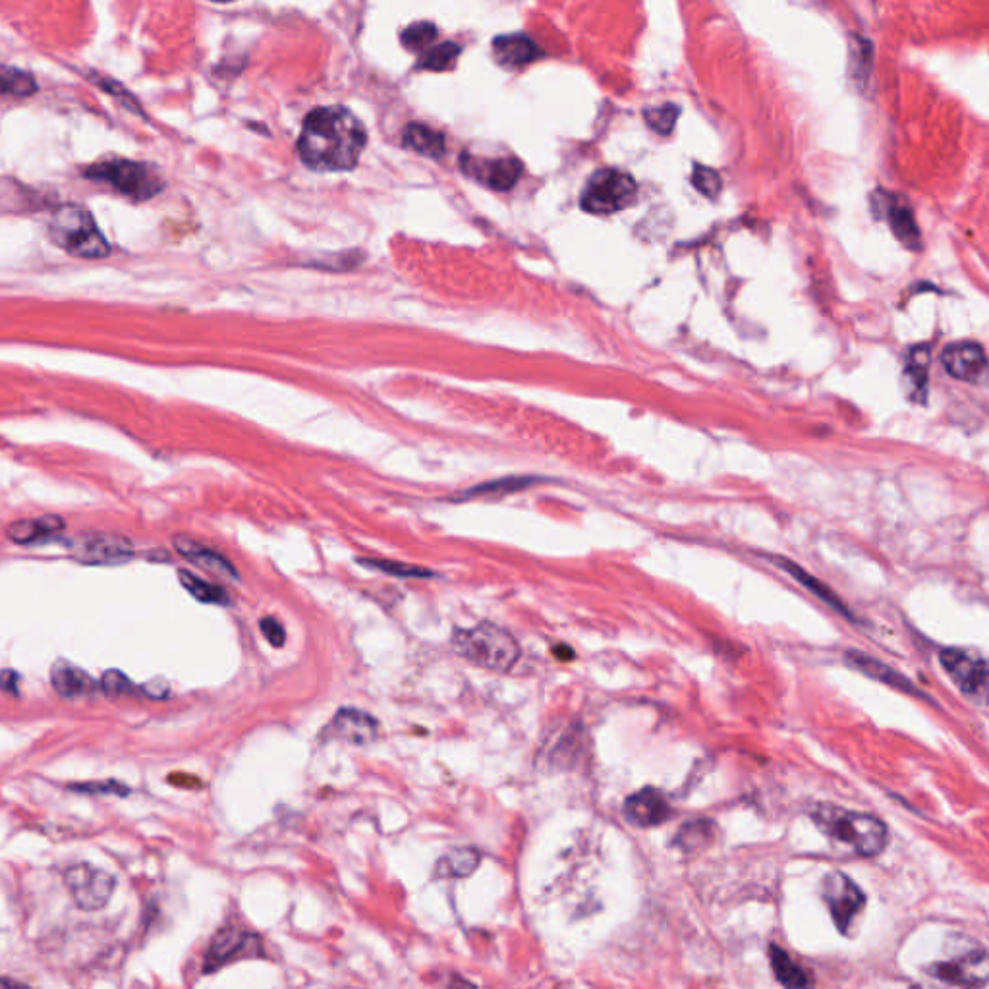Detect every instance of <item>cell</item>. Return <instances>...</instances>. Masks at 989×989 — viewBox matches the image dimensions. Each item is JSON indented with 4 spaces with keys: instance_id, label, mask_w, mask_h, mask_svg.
I'll return each mask as SVG.
<instances>
[{
    "instance_id": "cell-12",
    "label": "cell",
    "mask_w": 989,
    "mask_h": 989,
    "mask_svg": "<svg viewBox=\"0 0 989 989\" xmlns=\"http://www.w3.org/2000/svg\"><path fill=\"white\" fill-rule=\"evenodd\" d=\"M379 731V721L368 711L358 707H342L327 725L325 735L352 746H366L379 738Z\"/></svg>"
},
{
    "instance_id": "cell-44",
    "label": "cell",
    "mask_w": 989,
    "mask_h": 989,
    "mask_svg": "<svg viewBox=\"0 0 989 989\" xmlns=\"http://www.w3.org/2000/svg\"><path fill=\"white\" fill-rule=\"evenodd\" d=\"M555 655H559L563 659H572L574 651H570V648H566V646H559V648H555Z\"/></svg>"
},
{
    "instance_id": "cell-4",
    "label": "cell",
    "mask_w": 989,
    "mask_h": 989,
    "mask_svg": "<svg viewBox=\"0 0 989 989\" xmlns=\"http://www.w3.org/2000/svg\"><path fill=\"white\" fill-rule=\"evenodd\" d=\"M49 232L58 248L70 255L103 259L111 254V246L97 227L93 215L80 205H62L57 209Z\"/></svg>"
},
{
    "instance_id": "cell-3",
    "label": "cell",
    "mask_w": 989,
    "mask_h": 989,
    "mask_svg": "<svg viewBox=\"0 0 989 989\" xmlns=\"http://www.w3.org/2000/svg\"><path fill=\"white\" fill-rule=\"evenodd\" d=\"M453 648L462 659L493 673H509L520 657V646L514 636L493 622L456 628Z\"/></svg>"
},
{
    "instance_id": "cell-35",
    "label": "cell",
    "mask_w": 989,
    "mask_h": 989,
    "mask_svg": "<svg viewBox=\"0 0 989 989\" xmlns=\"http://www.w3.org/2000/svg\"><path fill=\"white\" fill-rule=\"evenodd\" d=\"M677 841L686 850L704 847V845H707L711 841V825L707 821L688 823L682 831H679Z\"/></svg>"
},
{
    "instance_id": "cell-16",
    "label": "cell",
    "mask_w": 989,
    "mask_h": 989,
    "mask_svg": "<svg viewBox=\"0 0 989 989\" xmlns=\"http://www.w3.org/2000/svg\"><path fill=\"white\" fill-rule=\"evenodd\" d=\"M673 810L665 794L653 787H646L624 802V816L632 825L655 827L671 818Z\"/></svg>"
},
{
    "instance_id": "cell-27",
    "label": "cell",
    "mask_w": 989,
    "mask_h": 989,
    "mask_svg": "<svg viewBox=\"0 0 989 989\" xmlns=\"http://www.w3.org/2000/svg\"><path fill=\"white\" fill-rule=\"evenodd\" d=\"M779 566H783L787 572H791L792 576H794V578H796V580H798L804 588H808L812 594H816L818 597H821L827 605L835 607V609H837L839 613H843L845 617H850V613H848L847 607L843 605V601H841L837 595L833 594V592H831L825 584H821L818 578L810 576L806 570H802L800 566L794 565L791 561H779Z\"/></svg>"
},
{
    "instance_id": "cell-41",
    "label": "cell",
    "mask_w": 989,
    "mask_h": 989,
    "mask_svg": "<svg viewBox=\"0 0 989 989\" xmlns=\"http://www.w3.org/2000/svg\"><path fill=\"white\" fill-rule=\"evenodd\" d=\"M18 682H20V677L12 669L0 671V690L10 692V694H18Z\"/></svg>"
},
{
    "instance_id": "cell-30",
    "label": "cell",
    "mask_w": 989,
    "mask_h": 989,
    "mask_svg": "<svg viewBox=\"0 0 989 989\" xmlns=\"http://www.w3.org/2000/svg\"><path fill=\"white\" fill-rule=\"evenodd\" d=\"M679 114L680 109L677 105L667 103V105H659V107L646 109L644 111V118H646V122H648V126H650L653 132H657L659 136H669L675 130V124H677Z\"/></svg>"
},
{
    "instance_id": "cell-26",
    "label": "cell",
    "mask_w": 989,
    "mask_h": 989,
    "mask_svg": "<svg viewBox=\"0 0 989 989\" xmlns=\"http://www.w3.org/2000/svg\"><path fill=\"white\" fill-rule=\"evenodd\" d=\"M178 578H180V584L186 588V592L190 595H194L198 601L201 603H209V605H230V597H228L227 592L215 584H209L205 580L198 578L196 574L188 572V570H180L178 572Z\"/></svg>"
},
{
    "instance_id": "cell-23",
    "label": "cell",
    "mask_w": 989,
    "mask_h": 989,
    "mask_svg": "<svg viewBox=\"0 0 989 989\" xmlns=\"http://www.w3.org/2000/svg\"><path fill=\"white\" fill-rule=\"evenodd\" d=\"M402 142L406 147L422 153V155H427V157H433V159H441L445 155V136L429 126H424V124H408L402 132Z\"/></svg>"
},
{
    "instance_id": "cell-19",
    "label": "cell",
    "mask_w": 989,
    "mask_h": 989,
    "mask_svg": "<svg viewBox=\"0 0 989 989\" xmlns=\"http://www.w3.org/2000/svg\"><path fill=\"white\" fill-rule=\"evenodd\" d=\"M51 682L53 688L57 690L58 696L66 700H74L80 696H87L93 692V679L85 673L84 669L72 665L66 659H58L51 667Z\"/></svg>"
},
{
    "instance_id": "cell-21",
    "label": "cell",
    "mask_w": 989,
    "mask_h": 989,
    "mask_svg": "<svg viewBox=\"0 0 989 989\" xmlns=\"http://www.w3.org/2000/svg\"><path fill=\"white\" fill-rule=\"evenodd\" d=\"M481 852L474 847H458L449 850L435 866V876L441 879L470 877L480 866Z\"/></svg>"
},
{
    "instance_id": "cell-18",
    "label": "cell",
    "mask_w": 989,
    "mask_h": 989,
    "mask_svg": "<svg viewBox=\"0 0 989 989\" xmlns=\"http://www.w3.org/2000/svg\"><path fill=\"white\" fill-rule=\"evenodd\" d=\"M493 51H495V58L499 60V64H503L507 68L526 66V64L536 62L537 58L543 57V51L530 37H526L522 33L497 37L493 43Z\"/></svg>"
},
{
    "instance_id": "cell-31",
    "label": "cell",
    "mask_w": 989,
    "mask_h": 989,
    "mask_svg": "<svg viewBox=\"0 0 989 989\" xmlns=\"http://www.w3.org/2000/svg\"><path fill=\"white\" fill-rule=\"evenodd\" d=\"M437 28L431 22H416L404 29L402 43L410 51H427L437 39Z\"/></svg>"
},
{
    "instance_id": "cell-15",
    "label": "cell",
    "mask_w": 989,
    "mask_h": 989,
    "mask_svg": "<svg viewBox=\"0 0 989 989\" xmlns=\"http://www.w3.org/2000/svg\"><path fill=\"white\" fill-rule=\"evenodd\" d=\"M941 360H943V368L947 369L951 377L966 383H978L988 369V358L984 348L968 340L947 346Z\"/></svg>"
},
{
    "instance_id": "cell-7",
    "label": "cell",
    "mask_w": 989,
    "mask_h": 989,
    "mask_svg": "<svg viewBox=\"0 0 989 989\" xmlns=\"http://www.w3.org/2000/svg\"><path fill=\"white\" fill-rule=\"evenodd\" d=\"M64 885L68 887L74 903L85 912L105 908L113 897L114 877L95 866L76 864L64 872Z\"/></svg>"
},
{
    "instance_id": "cell-42",
    "label": "cell",
    "mask_w": 989,
    "mask_h": 989,
    "mask_svg": "<svg viewBox=\"0 0 989 989\" xmlns=\"http://www.w3.org/2000/svg\"><path fill=\"white\" fill-rule=\"evenodd\" d=\"M169 781L170 783H174V785H188V783L199 785L196 779H190V777H184V775H170Z\"/></svg>"
},
{
    "instance_id": "cell-37",
    "label": "cell",
    "mask_w": 989,
    "mask_h": 989,
    "mask_svg": "<svg viewBox=\"0 0 989 989\" xmlns=\"http://www.w3.org/2000/svg\"><path fill=\"white\" fill-rule=\"evenodd\" d=\"M72 791L89 792V794H128L130 789L122 783L116 781H93V783H80V785H70Z\"/></svg>"
},
{
    "instance_id": "cell-24",
    "label": "cell",
    "mask_w": 989,
    "mask_h": 989,
    "mask_svg": "<svg viewBox=\"0 0 989 989\" xmlns=\"http://www.w3.org/2000/svg\"><path fill=\"white\" fill-rule=\"evenodd\" d=\"M847 661L854 669L862 671L868 677H874V679L881 680L885 684H891V686H895L899 690L916 692L914 686H910V682L905 677H901L897 671H893L891 667H887L885 663L877 661L874 657H868V655H864L860 651H848Z\"/></svg>"
},
{
    "instance_id": "cell-22",
    "label": "cell",
    "mask_w": 989,
    "mask_h": 989,
    "mask_svg": "<svg viewBox=\"0 0 989 989\" xmlns=\"http://www.w3.org/2000/svg\"><path fill=\"white\" fill-rule=\"evenodd\" d=\"M769 962L775 972V978L787 988H808L814 984L812 974L806 968H802L798 962L792 961L791 955L777 945L769 947Z\"/></svg>"
},
{
    "instance_id": "cell-14",
    "label": "cell",
    "mask_w": 989,
    "mask_h": 989,
    "mask_svg": "<svg viewBox=\"0 0 989 989\" xmlns=\"http://www.w3.org/2000/svg\"><path fill=\"white\" fill-rule=\"evenodd\" d=\"M930 976L951 986H984L988 980V957L984 951H970L953 961L937 962L930 966Z\"/></svg>"
},
{
    "instance_id": "cell-43",
    "label": "cell",
    "mask_w": 989,
    "mask_h": 989,
    "mask_svg": "<svg viewBox=\"0 0 989 989\" xmlns=\"http://www.w3.org/2000/svg\"><path fill=\"white\" fill-rule=\"evenodd\" d=\"M24 984H20L18 980H12V978H0V988H20Z\"/></svg>"
},
{
    "instance_id": "cell-33",
    "label": "cell",
    "mask_w": 989,
    "mask_h": 989,
    "mask_svg": "<svg viewBox=\"0 0 989 989\" xmlns=\"http://www.w3.org/2000/svg\"><path fill=\"white\" fill-rule=\"evenodd\" d=\"M692 186L704 194L706 198H717L723 190V180L719 176V172L715 169H709V167H704V165H694V170H692Z\"/></svg>"
},
{
    "instance_id": "cell-38",
    "label": "cell",
    "mask_w": 989,
    "mask_h": 989,
    "mask_svg": "<svg viewBox=\"0 0 989 989\" xmlns=\"http://www.w3.org/2000/svg\"><path fill=\"white\" fill-rule=\"evenodd\" d=\"M259 628L273 648H283L284 642H286V632H284V626L281 622L273 619V617H265L263 621L259 622Z\"/></svg>"
},
{
    "instance_id": "cell-29",
    "label": "cell",
    "mask_w": 989,
    "mask_h": 989,
    "mask_svg": "<svg viewBox=\"0 0 989 989\" xmlns=\"http://www.w3.org/2000/svg\"><path fill=\"white\" fill-rule=\"evenodd\" d=\"M458 55H460V45H456L453 41H447L439 47H429L418 60V68L443 72V70L453 68Z\"/></svg>"
},
{
    "instance_id": "cell-17",
    "label": "cell",
    "mask_w": 989,
    "mask_h": 989,
    "mask_svg": "<svg viewBox=\"0 0 989 989\" xmlns=\"http://www.w3.org/2000/svg\"><path fill=\"white\" fill-rule=\"evenodd\" d=\"M174 547L182 557H186L190 563L198 565L199 568H203L211 574H217L221 578L238 580L236 568L230 565L223 555L215 553L213 549L199 545L198 541L188 539V537H174Z\"/></svg>"
},
{
    "instance_id": "cell-20",
    "label": "cell",
    "mask_w": 989,
    "mask_h": 989,
    "mask_svg": "<svg viewBox=\"0 0 989 989\" xmlns=\"http://www.w3.org/2000/svg\"><path fill=\"white\" fill-rule=\"evenodd\" d=\"M64 520L57 514H47V516H37V518H26V520H16L6 528V536L10 537L14 543L29 545L37 543L41 539L57 536L58 532L64 530Z\"/></svg>"
},
{
    "instance_id": "cell-9",
    "label": "cell",
    "mask_w": 989,
    "mask_h": 989,
    "mask_svg": "<svg viewBox=\"0 0 989 989\" xmlns=\"http://www.w3.org/2000/svg\"><path fill=\"white\" fill-rule=\"evenodd\" d=\"M939 661L947 675L966 696L980 698L988 688V665L976 650L947 648L939 653Z\"/></svg>"
},
{
    "instance_id": "cell-39",
    "label": "cell",
    "mask_w": 989,
    "mask_h": 989,
    "mask_svg": "<svg viewBox=\"0 0 989 989\" xmlns=\"http://www.w3.org/2000/svg\"><path fill=\"white\" fill-rule=\"evenodd\" d=\"M142 690L147 698H153V700H167L170 696L169 682L163 679H155L143 684Z\"/></svg>"
},
{
    "instance_id": "cell-45",
    "label": "cell",
    "mask_w": 989,
    "mask_h": 989,
    "mask_svg": "<svg viewBox=\"0 0 989 989\" xmlns=\"http://www.w3.org/2000/svg\"><path fill=\"white\" fill-rule=\"evenodd\" d=\"M213 2H232V0H213Z\"/></svg>"
},
{
    "instance_id": "cell-32",
    "label": "cell",
    "mask_w": 989,
    "mask_h": 989,
    "mask_svg": "<svg viewBox=\"0 0 989 989\" xmlns=\"http://www.w3.org/2000/svg\"><path fill=\"white\" fill-rule=\"evenodd\" d=\"M912 364L908 366L905 373L906 393L912 400L924 402L926 395V385H928V373H926V360H918V354L914 352Z\"/></svg>"
},
{
    "instance_id": "cell-25",
    "label": "cell",
    "mask_w": 989,
    "mask_h": 989,
    "mask_svg": "<svg viewBox=\"0 0 989 989\" xmlns=\"http://www.w3.org/2000/svg\"><path fill=\"white\" fill-rule=\"evenodd\" d=\"M889 225L893 228L895 236L906 244L908 248H916L918 246V240H920V230L916 227V221H914V213L912 209L906 205V203H901V201H895L891 203L889 207Z\"/></svg>"
},
{
    "instance_id": "cell-28",
    "label": "cell",
    "mask_w": 989,
    "mask_h": 989,
    "mask_svg": "<svg viewBox=\"0 0 989 989\" xmlns=\"http://www.w3.org/2000/svg\"><path fill=\"white\" fill-rule=\"evenodd\" d=\"M37 91L35 78L12 66L0 64V95H18V97H29Z\"/></svg>"
},
{
    "instance_id": "cell-2",
    "label": "cell",
    "mask_w": 989,
    "mask_h": 989,
    "mask_svg": "<svg viewBox=\"0 0 989 989\" xmlns=\"http://www.w3.org/2000/svg\"><path fill=\"white\" fill-rule=\"evenodd\" d=\"M810 816L823 835L847 845L862 856H876L887 845L885 823L870 814L833 804H816Z\"/></svg>"
},
{
    "instance_id": "cell-6",
    "label": "cell",
    "mask_w": 989,
    "mask_h": 989,
    "mask_svg": "<svg viewBox=\"0 0 989 989\" xmlns=\"http://www.w3.org/2000/svg\"><path fill=\"white\" fill-rule=\"evenodd\" d=\"M638 186L634 178L619 169H601L592 174L580 196V205L592 215H613L634 203Z\"/></svg>"
},
{
    "instance_id": "cell-36",
    "label": "cell",
    "mask_w": 989,
    "mask_h": 989,
    "mask_svg": "<svg viewBox=\"0 0 989 989\" xmlns=\"http://www.w3.org/2000/svg\"><path fill=\"white\" fill-rule=\"evenodd\" d=\"M101 688H103V692H105L107 696H113V698H116V696H122V694H130V692L134 690V686H132L130 679H128L124 673L116 671V669H113V671H107V673L103 675V679H101Z\"/></svg>"
},
{
    "instance_id": "cell-13",
    "label": "cell",
    "mask_w": 989,
    "mask_h": 989,
    "mask_svg": "<svg viewBox=\"0 0 989 989\" xmlns=\"http://www.w3.org/2000/svg\"><path fill=\"white\" fill-rule=\"evenodd\" d=\"M462 170L491 190L507 192L518 182V178L522 174V163L514 157L480 159V157L464 153Z\"/></svg>"
},
{
    "instance_id": "cell-1",
    "label": "cell",
    "mask_w": 989,
    "mask_h": 989,
    "mask_svg": "<svg viewBox=\"0 0 989 989\" xmlns=\"http://www.w3.org/2000/svg\"><path fill=\"white\" fill-rule=\"evenodd\" d=\"M366 143L364 124L348 109L319 107L304 120L298 153L310 169L339 172L358 165Z\"/></svg>"
},
{
    "instance_id": "cell-8",
    "label": "cell",
    "mask_w": 989,
    "mask_h": 989,
    "mask_svg": "<svg viewBox=\"0 0 989 989\" xmlns=\"http://www.w3.org/2000/svg\"><path fill=\"white\" fill-rule=\"evenodd\" d=\"M821 897L829 906L831 918L841 933L850 932L854 920L866 906L862 889L843 872H831L821 883Z\"/></svg>"
},
{
    "instance_id": "cell-10",
    "label": "cell",
    "mask_w": 989,
    "mask_h": 989,
    "mask_svg": "<svg viewBox=\"0 0 989 989\" xmlns=\"http://www.w3.org/2000/svg\"><path fill=\"white\" fill-rule=\"evenodd\" d=\"M261 955V941L255 933L246 932L244 928H223L217 933L209 945L205 955L203 972L211 974L230 962Z\"/></svg>"
},
{
    "instance_id": "cell-40",
    "label": "cell",
    "mask_w": 989,
    "mask_h": 989,
    "mask_svg": "<svg viewBox=\"0 0 989 989\" xmlns=\"http://www.w3.org/2000/svg\"><path fill=\"white\" fill-rule=\"evenodd\" d=\"M99 85H101V87H103L105 91H109V93H111V95H114V97H118V99H122V103H126L128 107H132V105H136V103H134V99H132V95H130V93H128V91H126V89H124L122 85L116 84V82H113V80H109V78H105L103 82H99Z\"/></svg>"
},
{
    "instance_id": "cell-34",
    "label": "cell",
    "mask_w": 989,
    "mask_h": 989,
    "mask_svg": "<svg viewBox=\"0 0 989 989\" xmlns=\"http://www.w3.org/2000/svg\"><path fill=\"white\" fill-rule=\"evenodd\" d=\"M360 565L381 570L385 574L398 576V578H429V576H433L431 570H425V568H420V566L393 563V561H383V559H377V561H373V559H360Z\"/></svg>"
},
{
    "instance_id": "cell-11",
    "label": "cell",
    "mask_w": 989,
    "mask_h": 989,
    "mask_svg": "<svg viewBox=\"0 0 989 989\" xmlns=\"http://www.w3.org/2000/svg\"><path fill=\"white\" fill-rule=\"evenodd\" d=\"M70 551L78 563L93 566L122 565L134 557L130 539L111 534L80 537L72 543Z\"/></svg>"
},
{
    "instance_id": "cell-5",
    "label": "cell",
    "mask_w": 989,
    "mask_h": 989,
    "mask_svg": "<svg viewBox=\"0 0 989 989\" xmlns=\"http://www.w3.org/2000/svg\"><path fill=\"white\" fill-rule=\"evenodd\" d=\"M84 174L89 180L105 182L122 196L136 201L155 198L165 188V182L157 169L128 159H107L95 163L87 167Z\"/></svg>"
}]
</instances>
